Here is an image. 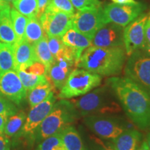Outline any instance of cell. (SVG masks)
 I'll return each mask as SVG.
<instances>
[{
    "label": "cell",
    "instance_id": "obj_10",
    "mask_svg": "<svg viewBox=\"0 0 150 150\" xmlns=\"http://www.w3.org/2000/svg\"><path fill=\"white\" fill-rule=\"evenodd\" d=\"M83 122L94 134L106 140L114 139L125 130L117 120L104 115L86 116Z\"/></svg>",
    "mask_w": 150,
    "mask_h": 150
},
{
    "label": "cell",
    "instance_id": "obj_24",
    "mask_svg": "<svg viewBox=\"0 0 150 150\" xmlns=\"http://www.w3.org/2000/svg\"><path fill=\"white\" fill-rule=\"evenodd\" d=\"M53 85L47 81L28 91V101L31 107H33L44 101L53 91Z\"/></svg>",
    "mask_w": 150,
    "mask_h": 150
},
{
    "label": "cell",
    "instance_id": "obj_33",
    "mask_svg": "<svg viewBox=\"0 0 150 150\" xmlns=\"http://www.w3.org/2000/svg\"><path fill=\"white\" fill-rule=\"evenodd\" d=\"M74 8L81 11L83 9L96 8L102 6L99 0H70Z\"/></svg>",
    "mask_w": 150,
    "mask_h": 150
},
{
    "label": "cell",
    "instance_id": "obj_46",
    "mask_svg": "<svg viewBox=\"0 0 150 150\" xmlns=\"http://www.w3.org/2000/svg\"><path fill=\"white\" fill-rule=\"evenodd\" d=\"M1 45H2V43H1V42H0V47H1Z\"/></svg>",
    "mask_w": 150,
    "mask_h": 150
},
{
    "label": "cell",
    "instance_id": "obj_22",
    "mask_svg": "<svg viewBox=\"0 0 150 150\" xmlns=\"http://www.w3.org/2000/svg\"><path fill=\"white\" fill-rule=\"evenodd\" d=\"M26 117L25 113L23 111L16 112L13 115L9 116L4 129V134L8 138L21 134Z\"/></svg>",
    "mask_w": 150,
    "mask_h": 150
},
{
    "label": "cell",
    "instance_id": "obj_44",
    "mask_svg": "<svg viewBox=\"0 0 150 150\" xmlns=\"http://www.w3.org/2000/svg\"><path fill=\"white\" fill-rule=\"evenodd\" d=\"M146 142H147V145H148V146H149V149H150V133L147 135V140H146Z\"/></svg>",
    "mask_w": 150,
    "mask_h": 150
},
{
    "label": "cell",
    "instance_id": "obj_36",
    "mask_svg": "<svg viewBox=\"0 0 150 150\" xmlns=\"http://www.w3.org/2000/svg\"><path fill=\"white\" fill-rule=\"evenodd\" d=\"M50 0H38V11L36 18L40 19L41 16L44 13Z\"/></svg>",
    "mask_w": 150,
    "mask_h": 150
},
{
    "label": "cell",
    "instance_id": "obj_4",
    "mask_svg": "<svg viewBox=\"0 0 150 150\" xmlns=\"http://www.w3.org/2000/svg\"><path fill=\"white\" fill-rule=\"evenodd\" d=\"M79 116L71 101L61 99L55 102L51 111L35 131L33 140L40 142L48 137L59 134L65 127L74 123Z\"/></svg>",
    "mask_w": 150,
    "mask_h": 150
},
{
    "label": "cell",
    "instance_id": "obj_42",
    "mask_svg": "<svg viewBox=\"0 0 150 150\" xmlns=\"http://www.w3.org/2000/svg\"><path fill=\"white\" fill-rule=\"evenodd\" d=\"M137 150H150L149 146H148L147 142L145 141L143 142L140 145V146L139 147Z\"/></svg>",
    "mask_w": 150,
    "mask_h": 150
},
{
    "label": "cell",
    "instance_id": "obj_37",
    "mask_svg": "<svg viewBox=\"0 0 150 150\" xmlns=\"http://www.w3.org/2000/svg\"><path fill=\"white\" fill-rule=\"evenodd\" d=\"M11 142L8 138L4 134H0V150H10Z\"/></svg>",
    "mask_w": 150,
    "mask_h": 150
},
{
    "label": "cell",
    "instance_id": "obj_13",
    "mask_svg": "<svg viewBox=\"0 0 150 150\" xmlns=\"http://www.w3.org/2000/svg\"><path fill=\"white\" fill-rule=\"evenodd\" d=\"M55 102L56 97L54 96V92L52 91L44 101L31 107V110L26 117L21 134L24 135L33 140V136L35 131L51 111Z\"/></svg>",
    "mask_w": 150,
    "mask_h": 150
},
{
    "label": "cell",
    "instance_id": "obj_25",
    "mask_svg": "<svg viewBox=\"0 0 150 150\" xmlns=\"http://www.w3.org/2000/svg\"><path fill=\"white\" fill-rule=\"evenodd\" d=\"M9 70H14L13 47L2 43L0 47V74Z\"/></svg>",
    "mask_w": 150,
    "mask_h": 150
},
{
    "label": "cell",
    "instance_id": "obj_6",
    "mask_svg": "<svg viewBox=\"0 0 150 150\" xmlns=\"http://www.w3.org/2000/svg\"><path fill=\"white\" fill-rule=\"evenodd\" d=\"M125 74L150 95V56L140 50L135 51L129 56Z\"/></svg>",
    "mask_w": 150,
    "mask_h": 150
},
{
    "label": "cell",
    "instance_id": "obj_27",
    "mask_svg": "<svg viewBox=\"0 0 150 150\" xmlns=\"http://www.w3.org/2000/svg\"><path fill=\"white\" fill-rule=\"evenodd\" d=\"M19 77L20 79L22 85L27 92L31 91L33 88L41 83L47 81L45 75H35L29 74L23 70L17 71Z\"/></svg>",
    "mask_w": 150,
    "mask_h": 150
},
{
    "label": "cell",
    "instance_id": "obj_11",
    "mask_svg": "<svg viewBox=\"0 0 150 150\" xmlns=\"http://www.w3.org/2000/svg\"><path fill=\"white\" fill-rule=\"evenodd\" d=\"M148 14L142 13L124 29V47L127 56L140 50L145 45V25Z\"/></svg>",
    "mask_w": 150,
    "mask_h": 150
},
{
    "label": "cell",
    "instance_id": "obj_20",
    "mask_svg": "<svg viewBox=\"0 0 150 150\" xmlns=\"http://www.w3.org/2000/svg\"><path fill=\"white\" fill-rule=\"evenodd\" d=\"M60 134L65 150H85L81 136L72 125L65 127Z\"/></svg>",
    "mask_w": 150,
    "mask_h": 150
},
{
    "label": "cell",
    "instance_id": "obj_26",
    "mask_svg": "<svg viewBox=\"0 0 150 150\" xmlns=\"http://www.w3.org/2000/svg\"><path fill=\"white\" fill-rule=\"evenodd\" d=\"M11 17L16 35V42H19L24 39V33L28 18L18 12L15 8H11Z\"/></svg>",
    "mask_w": 150,
    "mask_h": 150
},
{
    "label": "cell",
    "instance_id": "obj_3",
    "mask_svg": "<svg viewBox=\"0 0 150 150\" xmlns=\"http://www.w3.org/2000/svg\"><path fill=\"white\" fill-rule=\"evenodd\" d=\"M80 116L104 115L121 112L122 106L114 91L105 85L84 96L71 100Z\"/></svg>",
    "mask_w": 150,
    "mask_h": 150
},
{
    "label": "cell",
    "instance_id": "obj_30",
    "mask_svg": "<svg viewBox=\"0 0 150 150\" xmlns=\"http://www.w3.org/2000/svg\"><path fill=\"white\" fill-rule=\"evenodd\" d=\"M84 148L85 150H115L111 142H105L93 135L88 136Z\"/></svg>",
    "mask_w": 150,
    "mask_h": 150
},
{
    "label": "cell",
    "instance_id": "obj_38",
    "mask_svg": "<svg viewBox=\"0 0 150 150\" xmlns=\"http://www.w3.org/2000/svg\"><path fill=\"white\" fill-rule=\"evenodd\" d=\"M145 37L146 43H150V12L148 13V17L145 25Z\"/></svg>",
    "mask_w": 150,
    "mask_h": 150
},
{
    "label": "cell",
    "instance_id": "obj_31",
    "mask_svg": "<svg viewBox=\"0 0 150 150\" xmlns=\"http://www.w3.org/2000/svg\"><path fill=\"white\" fill-rule=\"evenodd\" d=\"M47 8L70 15H73L75 13L74 7L70 0H50Z\"/></svg>",
    "mask_w": 150,
    "mask_h": 150
},
{
    "label": "cell",
    "instance_id": "obj_5",
    "mask_svg": "<svg viewBox=\"0 0 150 150\" xmlns=\"http://www.w3.org/2000/svg\"><path fill=\"white\" fill-rule=\"evenodd\" d=\"M101 82L102 76L100 75L84 69H74L61 88L58 97L65 99L84 95L98 87Z\"/></svg>",
    "mask_w": 150,
    "mask_h": 150
},
{
    "label": "cell",
    "instance_id": "obj_45",
    "mask_svg": "<svg viewBox=\"0 0 150 150\" xmlns=\"http://www.w3.org/2000/svg\"><path fill=\"white\" fill-rule=\"evenodd\" d=\"M4 1H6V2H11V1H12V2H13L14 1H16V0H4Z\"/></svg>",
    "mask_w": 150,
    "mask_h": 150
},
{
    "label": "cell",
    "instance_id": "obj_14",
    "mask_svg": "<svg viewBox=\"0 0 150 150\" xmlns=\"http://www.w3.org/2000/svg\"><path fill=\"white\" fill-rule=\"evenodd\" d=\"M124 27L112 22L99 29L92 40V45L99 47H124Z\"/></svg>",
    "mask_w": 150,
    "mask_h": 150
},
{
    "label": "cell",
    "instance_id": "obj_12",
    "mask_svg": "<svg viewBox=\"0 0 150 150\" xmlns=\"http://www.w3.org/2000/svg\"><path fill=\"white\" fill-rule=\"evenodd\" d=\"M27 92L22 85L18 73L9 70L0 74V95L16 105L25 99Z\"/></svg>",
    "mask_w": 150,
    "mask_h": 150
},
{
    "label": "cell",
    "instance_id": "obj_2",
    "mask_svg": "<svg viewBox=\"0 0 150 150\" xmlns=\"http://www.w3.org/2000/svg\"><path fill=\"white\" fill-rule=\"evenodd\" d=\"M126 55L125 47H99L91 45L81 54L76 67L100 76H116L122 70Z\"/></svg>",
    "mask_w": 150,
    "mask_h": 150
},
{
    "label": "cell",
    "instance_id": "obj_40",
    "mask_svg": "<svg viewBox=\"0 0 150 150\" xmlns=\"http://www.w3.org/2000/svg\"><path fill=\"white\" fill-rule=\"evenodd\" d=\"M140 50L145 52L147 55L150 56V43H145V45H144V47L142 49H140Z\"/></svg>",
    "mask_w": 150,
    "mask_h": 150
},
{
    "label": "cell",
    "instance_id": "obj_1",
    "mask_svg": "<svg viewBox=\"0 0 150 150\" xmlns=\"http://www.w3.org/2000/svg\"><path fill=\"white\" fill-rule=\"evenodd\" d=\"M117 96L129 120L138 128L150 126V95L127 77L112 76L106 81Z\"/></svg>",
    "mask_w": 150,
    "mask_h": 150
},
{
    "label": "cell",
    "instance_id": "obj_7",
    "mask_svg": "<svg viewBox=\"0 0 150 150\" xmlns=\"http://www.w3.org/2000/svg\"><path fill=\"white\" fill-rule=\"evenodd\" d=\"M107 23L102 6L79 11L72 15V27L91 40L97 31Z\"/></svg>",
    "mask_w": 150,
    "mask_h": 150
},
{
    "label": "cell",
    "instance_id": "obj_41",
    "mask_svg": "<svg viewBox=\"0 0 150 150\" xmlns=\"http://www.w3.org/2000/svg\"><path fill=\"white\" fill-rule=\"evenodd\" d=\"M116 4H132L136 2L135 0H111Z\"/></svg>",
    "mask_w": 150,
    "mask_h": 150
},
{
    "label": "cell",
    "instance_id": "obj_16",
    "mask_svg": "<svg viewBox=\"0 0 150 150\" xmlns=\"http://www.w3.org/2000/svg\"><path fill=\"white\" fill-rule=\"evenodd\" d=\"M142 139V134L136 129L125 130L117 138L111 140L115 150H137Z\"/></svg>",
    "mask_w": 150,
    "mask_h": 150
},
{
    "label": "cell",
    "instance_id": "obj_35",
    "mask_svg": "<svg viewBox=\"0 0 150 150\" xmlns=\"http://www.w3.org/2000/svg\"><path fill=\"white\" fill-rule=\"evenodd\" d=\"M24 72L35 75H46L47 68L43 63L39 61H34L31 65L24 68Z\"/></svg>",
    "mask_w": 150,
    "mask_h": 150
},
{
    "label": "cell",
    "instance_id": "obj_29",
    "mask_svg": "<svg viewBox=\"0 0 150 150\" xmlns=\"http://www.w3.org/2000/svg\"><path fill=\"white\" fill-rule=\"evenodd\" d=\"M36 150H65L60 133L40 141Z\"/></svg>",
    "mask_w": 150,
    "mask_h": 150
},
{
    "label": "cell",
    "instance_id": "obj_9",
    "mask_svg": "<svg viewBox=\"0 0 150 150\" xmlns=\"http://www.w3.org/2000/svg\"><path fill=\"white\" fill-rule=\"evenodd\" d=\"M72 15L46 8L39 19L47 37H61L72 27Z\"/></svg>",
    "mask_w": 150,
    "mask_h": 150
},
{
    "label": "cell",
    "instance_id": "obj_8",
    "mask_svg": "<svg viewBox=\"0 0 150 150\" xmlns=\"http://www.w3.org/2000/svg\"><path fill=\"white\" fill-rule=\"evenodd\" d=\"M104 8V14L108 23L112 22L125 27L136 20L147 8V5L141 2L132 4H108Z\"/></svg>",
    "mask_w": 150,
    "mask_h": 150
},
{
    "label": "cell",
    "instance_id": "obj_34",
    "mask_svg": "<svg viewBox=\"0 0 150 150\" xmlns=\"http://www.w3.org/2000/svg\"><path fill=\"white\" fill-rule=\"evenodd\" d=\"M16 112H18V108L15 104L0 95V114H6L10 116Z\"/></svg>",
    "mask_w": 150,
    "mask_h": 150
},
{
    "label": "cell",
    "instance_id": "obj_21",
    "mask_svg": "<svg viewBox=\"0 0 150 150\" xmlns=\"http://www.w3.org/2000/svg\"><path fill=\"white\" fill-rule=\"evenodd\" d=\"M47 39L48 37L46 34L41 40L33 45L35 59L45 65L47 72L54 63V59L48 46Z\"/></svg>",
    "mask_w": 150,
    "mask_h": 150
},
{
    "label": "cell",
    "instance_id": "obj_23",
    "mask_svg": "<svg viewBox=\"0 0 150 150\" xmlns=\"http://www.w3.org/2000/svg\"><path fill=\"white\" fill-rule=\"evenodd\" d=\"M45 35L46 33L42 29L39 19L36 17L28 18L24 33V39L28 42L33 45L41 40Z\"/></svg>",
    "mask_w": 150,
    "mask_h": 150
},
{
    "label": "cell",
    "instance_id": "obj_18",
    "mask_svg": "<svg viewBox=\"0 0 150 150\" xmlns=\"http://www.w3.org/2000/svg\"><path fill=\"white\" fill-rule=\"evenodd\" d=\"M16 40L11 17V7L8 6L0 10V42L13 45Z\"/></svg>",
    "mask_w": 150,
    "mask_h": 150
},
{
    "label": "cell",
    "instance_id": "obj_43",
    "mask_svg": "<svg viewBox=\"0 0 150 150\" xmlns=\"http://www.w3.org/2000/svg\"><path fill=\"white\" fill-rule=\"evenodd\" d=\"M8 6H10L8 2H6L4 0H0V10L6 8Z\"/></svg>",
    "mask_w": 150,
    "mask_h": 150
},
{
    "label": "cell",
    "instance_id": "obj_17",
    "mask_svg": "<svg viewBox=\"0 0 150 150\" xmlns=\"http://www.w3.org/2000/svg\"><path fill=\"white\" fill-rule=\"evenodd\" d=\"M61 40L66 45L74 48L79 60L82 52L92 45V40L71 27L61 36Z\"/></svg>",
    "mask_w": 150,
    "mask_h": 150
},
{
    "label": "cell",
    "instance_id": "obj_32",
    "mask_svg": "<svg viewBox=\"0 0 150 150\" xmlns=\"http://www.w3.org/2000/svg\"><path fill=\"white\" fill-rule=\"evenodd\" d=\"M48 46L53 56L54 61L61 57L65 44L63 42L61 37H48Z\"/></svg>",
    "mask_w": 150,
    "mask_h": 150
},
{
    "label": "cell",
    "instance_id": "obj_39",
    "mask_svg": "<svg viewBox=\"0 0 150 150\" xmlns=\"http://www.w3.org/2000/svg\"><path fill=\"white\" fill-rule=\"evenodd\" d=\"M8 117L6 114H0V134H4V129Z\"/></svg>",
    "mask_w": 150,
    "mask_h": 150
},
{
    "label": "cell",
    "instance_id": "obj_28",
    "mask_svg": "<svg viewBox=\"0 0 150 150\" xmlns=\"http://www.w3.org/2000/svg\"><path fill=\"white\" fill-rule=\"evenodd\" d=\"M13 4L18 12L28 18L36 17L38 0H16Z\"/></svg>",
    "mask_w": 150,
    "mask_h": 150
},
{
    "label": "cell",
    "instance_id": "obj_15",
    "mask_svg": "<svg viewBox=\"0 0 150 150\" xmlns=\"http://www.w3.org/2000/svg\"><path fill=\"white\" fill-rule=\"evenodd\" d=\"M14 56V70H24L33 62L37 61L33 45L25 39L13 45Z\"/></svg>",
    "mask_w": 150,
    "mask_h": 150
},
{
    "label": "cell",
    "instance_id": "obj_19",
    "mask_svg": "<svg viewBox=\"0 0 150 150\" xmlns=\"http://www.w3.org/2000/svg\"><path fill=\"white\" fill-rule=\"evenodd\" d=\"M73 70L74 67L61 66L54 61L47 72L45 76L48 81L51 83L54 88L61 89L64 86L69 74Z\"/></svg>",
    "mask_w": 150,
    "mask_h": 150
}]
</instances>
